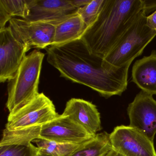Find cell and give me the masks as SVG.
I'll return each mask as SVG.
<instances>
[{"mask_svg": "<svg viewBox=\"0 0 156 156\" xmlns=\"http://www.w3.org/2000/svg\"><path fill=\"white\" fill-rule=\"evenodd\" d=\"M9 28L14 38L28 49H46L52 44L55 27L41 22L13 18Z\"/></svg>", "mask_w": 156, "mask_h": 156, "instance_id": "6", "label": "cell"}, {"mask_svg": "<svg viewBox=\"0 0 156 156\" xmlns=\"http://www.w3.org/2000/svg\"><path fill=\"white\" fill-rule=\"evenodd\" d=\"M147 25L156 32V11L147 17Z\"/></svg>", "mask_w": 156, "mask_h": 156, "instance_id": "22", "label": "cell"}, {"mask_svg": "<svg viewBox=\"0 0 156 156\" xmlns=\"http://www.w3.org/2000/svg\"><path fill=\"white\" fill-rule=\"evenodd\" d=\"M94 136L69 117L62 115L42 126L40 134V138L76 145Z\"/></svg>", "mask_w": 156, "mask_h": 156, "instance_id": "10", "label": "cell"}, {"mask_svg": "<svg viewBox=\"0 0 156 156\" xmlns=\"http://www.w3.org/2000/svg\"><path fill=\"white\" fill-rule=\"evenodd\" d=\"M47 61L61 76L86 86L101 96H120L127 89L131 63L115 70L106 69L103 59L90 52L82 39L45 49Z\"/></svg>", "mask_w": 156, "mask_h": 156, "instance_id": "1", "label": "cell"}, {"mask_svg": "<svg viewBox=\"0 0 156 156\" xmlns=\"http://www.w3.org/2000/svg\"><path fill=\"white\" fill-rule=\"evenodd\" d=\"M112 148L110 134L103 132L80 144L70 156H105Z\"/></svg>", "mask_w": 156, "mask_h": 156, "instance_id": "15", "label": "cell"}, {"mask_svg": "<svg viewBox=\"0 0 156 156\" xmlns=\"http://www.w3.org/2000/svg\"><path fill=\"white\" fill-rule=\"evenodd\" d=\"M105 2V0H92L84 7L78 9L77 13L81 16L87 28L97 20Z\"/></svg>", "mask_w": 156, "mask_h": 156, "instance_id": "19", "label": "cell"}, {"mask_svg": "<svg viewBox=\"0 0 156 156\" xmlns=\"http://www.w3.org/2000/svg\"><path fill=\"white\" fill-rule=\"evenodd\" d=\"M33 142L40 149L54 156H70L79 145L62 143L39 138Z\"/></svg>", "mask_w": 156, "mask_h": 156, "instance_id": "17", "label": "cell"}, {"mask_svg": "<svg viewBox=\"0 0 156 156\" xmlns=\"http://www.w3.org/2000/svg\"><path fill=\"white\" fill-rule=\"evenodd\" d=\"M143 9L146 15L156 11V0H143Z\"/></svg>", "mask_w": 156, "mask_h": 156, "instance_id": "21", "label": "cell"}, {"mask_svg": "<svg viewBox=\"0 0 156 156\" xmlns=\"http://www.w3.org/2000/svg\"><path fill=\"white\" fill-rule=\"evenodd\" d=\"M39 148L32 143L29 145L0 146V156H36Z\"/></svg>", "mask_w": 156, "mask_h": 156, "instance_id": "20", "label": "cell"}, {"mask_svg": "<svg viewBox=\"0 0 156 156\" xmlns=\"http://www.w3.org/2000/svg\"><path fill=\"white\" fill-rule=\"evenodd\" d=\"M110 140L112 148L124 156H156L153 141L129 126L115 127Z\"/></svg>", "mask_w": 156, "mask_h": 156, "instance_id": "7", "label": "cell"}, {"mask_svg": "<svg viewBox=\"0 0 156 156\" xmlns=\"http://www.w3.org/2000/svg\"><path fill=\"white\" fill-rule=\"evenodd\" d=\"M55 27L51 45H61L81 39L87 29L83 19L77 13Z\"/></svg>", "mask_w": 156, "mask_h": 156, "instance_id": "14", "label": "cell"}, {"mask_svg": "<svg viewBox=\"0 0 156 156\" xmlns=\"http://www.w3.org/2000/svg\"><path fill=\"white\" fill-rule=\"evenodd\" d=\"M41 126L10 130L5 128L2 133L0 146L5 145H29L40 138Z\"/></svg>", "mask_w": 156, "mask_h": 156, "instance_id": "16", "label": "cell"}, {"mask_svg": "<svg viewBox=\"0 0 156 156\" xmlns=\"http://www.w3.org/2000/svg\"><path fill=\"white\" fill-rule=\"evenodd\" d=\"M105 156H124L121 153H119L117 151L115 150L114 149L112 148L108 153L105 155Z\"/></svg>", "mask_w": 156, "mask_h": 156, "instance_id": "24", "label": "cell"}, {"mask_svg": "<svg viewBox=\"0 0 156 156\" xmlns=\"http://www.w3.org/2000/svg\"><path fill=\"white\" fill-rule=\"evenodd\" d=\"M147 15L142 10L103 59L106 69L115 70L131 63L140 56L156 36V32L147 25Z\"/></svg>", "mask_w": 156, "mask_h": 156, "instance_id": "4", "label": "cell"}, {"mask_svg": "<svg viewBox=\"0 0 156 156\" xmlns=\"http://www.w3.org/2000/svg\"><path fill=\"white\" fill-rule=\"evenodd\" d=\"M143 7V0H105L97 20L81 38L90 52L104 59Z\"/></svg>", "mask_w": 156, "mask_h": 156, "instance_id": "2", "label": "cell"}, {"mask_svg": "<svg viewBox=\"0 0 156 156\" xmlns=\"http://www.w3.org/2000/svg\"><path fill=\"white\" fill-rule=\"evenodd\" d=\"M36 156H54L49 153H47L39 148L38 153Z\"/></svg>", "mask_w": 156, "mask_h": 156, "instance_id": "25", "label": "cell"}, {"mask_svg": "<svg viewBox=\"0 0 156 156\" xmlns=\"http://www.w3.org/2000/svg\"><path fill=\"white\" fill-rule=\"evenodd\" d=\"M28 51L14 38L9 27L0 30L1 83L14 77Z\"/></svg>", "mask_w": 156, "mask_h": 156, "instance_id": "11", "label": "cell"}, {"mask_svg": "<svg viewBox=\"0 0 156 156\" xmlns=\"http://www.w3.org/2000/svg\"><path fill=\"white\" fill-rule=\"evenodd\" d=\"M127 110L129 126L153 141L156 134V100L153 95L141 90L129 105Z\"/></svg>", "mask_w": 156, "mask_h": 156, "instance_id": "8", "label": "cell"}, {"mask_svg": "<svg viewBox=\"0 0 156 156\" xmlns=\"http://www.w3.org/2000/svg\"><path fill=\"white\" fill-rule=\"evenodd\" d=\"M29 12L25 20L56 26L77 13L70 0H28Z\"/></svg>", "mask_w": 156, "mask_h": 156, "instance_id": "9", "label": "cell"}, {"mask_svg": "<svg viewBox=\"0 0 156 156\" xmlns=\"http://www.w3.org/2000/svg\"><path fill=\"white\" fill-rule=\"evenodd\" d=\"M132 81L141 91L156 95V50L135 62L132 69Z\"/></svg>", "mask_w": 156, "mask_h": 156, "instance_id": "13", "label": "cell"}, {"mask_svg": "<svg viewBox=\"0 0 156 156\" xmlns=\"http://www.w3.org/2000/svg\"><path fill=\"white\" fill-rule=\"evenodd\" d=\"M62 115L69 117L92 136H96L102 129L100 113L96 106L89 101L72 98L66 103Z\"/></svg>", "mask_w": 156, "mask_h": 156, "instance_id": "12", "label": "cell"}, {"mask_svg": "<svg viewBox=\"0 0 156 156\" xmlns=\"http://www.w3.org/2000/svg\"><path fill=\"white\" fill-rule=\"evenodd\" d=\"M44 57L43 53L33 51L25 56L14 77L9 80L6 103L9 115L15 114L39 95L38 86Z\"/></svg>", "mask_w": 156, "mask_h": 156, "instance_id": "3", "label": "cell"}, {"mask_svg": "<svg viewBox=\"0 0 156 156\" xmlns=\"http://www.w3.org/2000/svg\"><path fill=\"white\" fill-rule=\"evenodd\" d=\"M0 8L12 19L15 17L27 18L29 12L28 0H0Z\"/></svg>", "mask_w": 156, "mask_h": 156, "instance_id": "18", "label": "cell"}, {"mask_svg": "<svg viewBox=\"0 0 156 156\" xmlns=\"http://www.w3.org/2000/svg\"><path fill=\"white\" fill-rule=\"evenodd\" d=\"M70 1L72 5L78 9L90 3L92 0H70Z\"/></svg>", "mask_w": 156, "mask_h": 156, "instance_id": "23", "label": "cell"}, {"mask_svg": "<svg viewBox=\"0 0 156 156\" xmlns=\"http://www.w3.org/2000/svg\"><path fill=\"white\" fill-rule=\"evenodd\" d=\"M52 101L43 93L11 115H9L6 129L10 130L42 126L58 117Z\"/></svg>", "mask_w": 156, "mask_h": 156, "instance_id": "5", "label": "cell"}]
</instances>
